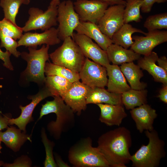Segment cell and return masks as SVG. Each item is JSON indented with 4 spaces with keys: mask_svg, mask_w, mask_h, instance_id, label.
Listing matches in <instances>:
<instances>
[{
    "mask_svg": "<svg viewBox=\"0 0 167 167\" xmlns=\"http://www.w3.org/2000/svg\"><path fill=\"white\" fill-rule=\"evenodd\" d=\"M97 147L109 163L110 167H126L131 161L129 148L132 144L130 131L120 127L100 136Z\"/></svg>",
    "mask_w": 167,
    "mask_h": 167,
    "instance_id": "1",
    "label": "cell"
},
{
    "mask_svg": "<svg viewBox=\"0 0 167 167\" xmlns=\"http://www.w3.org/2000/svg\"><path fill=\"white\" fill-rule=\"evenodd\" d=\"M53 97V100L47 101L42 105L38 120L45 115L55 113L56 116V120L51 121L48 124L47 130L52 136L58 140L62 133L68 131L74 126L75 112L60 96Z\"/></svg>",
    "mask_w": 167,
    "mask_h": 167,
    "instance_id": "2",
    "label": "cell"
},
{
    "mask_svg": "<svg viewBox=\"0 0 167 167\" xmlns=\"http://www.w3.org/2000/svg\"><path fill=\"white\" fill-rule=\"evenodd\" d=\"M68 159L75 167H109V164L90 137L81 139L70 148Z\"/></svg>",
    "mask_w": 167,
    "mask_h": 167,
    "instance_id": "3",
    "label": "cell"
},
{
    "mask_svg": "<svg viewBox=\"0 0 167 167\" xmlns=\"http://www.w3.org/2000/svg\"><path fill=\"white\" fill-rule=\"evenodd\" d=\"M145 134L149 139L148 144L143 145L133 155L131 161L134 167H157L165 152V143L160 139L157 131L146 130Z\"/></svg>",
    "mask_w": 167,
    "mask_h": 167,
    "instance_id": "4",
    "label": "cell"
},
{
    "mask_svg": "<svg viewBox=\"0 0 167 167\" xmlns=\"http://www.w3.org/2000/svg\"><path fill=\"white\" fill-rule=\"evenodd\" d=\"M49 45H43L41 48L28 47L29 53H20L22 58L27 61V66L22 75L28 82H33L39 85L45 84V66L49 58L48 50Z\"/></svg>",
    "mask_w": 167,
    "mask_h": 167,
    "instance_id": "5",
    "label": "cell"
},
{
    "mask_svg": "<svg viewBox=\"0 0 167 167\" xmlns=\"http://www.w3.org/2000/svg\"><path fill=\"white\" fill-rule=\"evenodd\" d=\"M62 45L49 54L53 63L79 73L86 58L79 47L70 36L65 38Z\"/></svg>",
    "mask_w": 167,
    "mask_h": 167,
    "instance_id": "6",
    "label": "cell"
},
{
    "mask_svg": "<svg viewBox=\"0 0 167 167\" xmlns=\"http://www.w3.org/2000/svg\"><path fill=\"white\" fill-rule=\"evenodd\" d=\"M57 28L58 36L62 41L66 37H73L74 31L79 25L80 20L75 11L73 3L71 0L60 2L58 6Z\"/></svg>",
    "mask_w": 167,
    "mask_h": 167,
    "instance_id": "7",
    "label": "cell"
},
{
    "mask_svg": "<svg viewBox=\"0 0 167 167\" xmlns=\"http://www.w3.org/2000/svg\"><path fill=\"white\" fill-rule=\"evenodd\" d=\"M28 12L29 16L22 28L23 32L38 29L45 31L57 25L58 6L49 5L45 11L32 7L29 9Z\"/></svg>",
    "mask_w": 167,
    "mask_h": 167,
    "instance_id": "8",
    "label": "cell"
},
{
    "mask_svg": "<svg viewBox=\"0 0 167 167\" xmlns=\"http://www.w3.org/2000/svg\"><path fill=\"white\" fill-rule=\"evenodd\" d=\"M82 82L91 88H104L108 78L106 67L86 58L79 73Z\"/></svg>",
    "mask_w": 167,
    "mask_h": 167,
    "instance_id": "9",
    "label": "cell"
},
{
    "mask_svg": "<svg viewBox=\"0 0 167 167\" xmlns=\"http://www.w3.org/2000/svg\"><path fill=\"white\" fill-rule=\"evenodd\" d=\"M125 5L118 4L108 7L97 23L101 31L111 39L113 34L124 24Z\"/></svg>",
    "mask_w": 167,
    "mask_h": 167,
    "instance_id": "10",
    "label": "cell"
},
{
    "mask_svg": "<svg viewBox=\"0 0 167 167\" xmlns=\"http://www.w3.org/2000/svg\"><path fill=\"white\" fill-rule=\"evenodd\" d=\"M73 4L80 21L96 24L109 6L100 0H77Z\"/></svg>",
    "mask_w": 167,
    "mask_h": 167,
    "instance_id": "11",
    "label": "cell"
},
{
    "mask_svg": "<svg viewBox=\"0 0 167 167\" xmlns=\"http://www.w3.org/2000/svg\"><path fill=\"white\" fill-rule=\"evenodd\" d=\"M145 35L132 37L135 41L131 46V49L140 55L149 54L155 47L167 41V31L148 32Z\"/></svg>",
    "mask_w": 167,
    "mask_h": 167,
    "instance_id": "12",
    "label": "cell"
},
{
    "mask_svg": "<svg viewBox=\"0 0 167 167\" xmlns=\"http://www.w3.org/2000/svg\"><path fill=\"white\" fill-rule=\"evenodd\" d=\"M73 40L78 45L86 58L106 67L110 64L106 51L86 35L74 32Z\"/></svg>",
    "mask_w": 167,
    "mask_h": 167,
    "instance_id": "13",
    "label": "cell"
},
{
    "mask_svg": "<svg viewBox=\"0 0 167 167\" xmlns=\"http://www.w3.org/2000/svg\"><path fill=\"white\" fill-rule=\"evenodd\" d=\"M49 96H53L45 86L36 94L28 96V98L32 100V101L26 106H19V108L21 111L20 115L16 118H10L9 120V125L15 124L23 132L26 133L27 125L33 121L32 114L35 107L42 100Z\"/></svg>",
    "mask_w": 167,
    "mask_h": 167,
    "instance_id": "14",
    "label": "cell"
},
{
    "mask_svg": "<svg viewBox=\"0 0 167 167\" xmlns=\"http://www.w3.org/2000/svg\"><path fill=\"white\" fill-rule=\"evenodd\" d=\"M90 88L79 81L72 83L67 91L61 97L78 115L87 108L86 97Z\"/></svg>",
    "mask_w": 167,
    "mask_h": 167,
    "instance_id": "15",
    "label": "cell"
},
{
    "mask_svg": "<svg viewBox=\"0 0 167 167\" xmlns=\"http://www.w3.org/2000/svg\"><path fill=\"white\" fill-rule=\"evenodd\" d=\"M61 40L58 36V28L52 27L41 33L28 32L23 35L18 41V47L37 48L38 45L46 44L53 45L59 44Z\"/></svg>",
    "mask_w": 167,
    "mask_h": 167,
    "instance_id": "16",
    "label": "cell"
},
{
    "mask_svg": "<svg viewBox=\"0 0 167 167\" xmlns=\"http://www.w3.org/2000/svg\"><path fill=\"white\" fill-rule=\"evenodd\" d=\"M137 129L140 133L144 130L151 131L154 129L153 123L157 117L156 110L147 104L135 108L130 111Z\"/></svg>",
    "mask_w": 167,
    "mask_h": 167,
    "instance_id": "17",
    "label": "cell"
},
{
    "mask_svg": "<svg viewBox=\"0 0 167 167\" xmlns=\"http://www.w3.org/2000/svg\"><path fill=\"white\" fill-rule=\"evenodd\" d=\"M96 105L101 110L99 121L108 126H120L123 120L127 116L123 105Z\"/></svg>",
    "mask_w": 167,
    "mask_h": 167,
    "instance_id": "18",
    "label": "cell"
},
{
    "mask_svg": "<svg viewBox=\"0 0 167 167\" xmlns=\"http://www.w3.org/2000/svg\"><path fill=\"white\" fill-rule=\"evenodd\" d=\"M75 30L77 33L84 35L93 40L105 51L113 43L112 40L101 31L96 24L80 20L79 25Z\"/></svg>",
    "mask_w": 167,
    "mask_h": 167,
    "instance_id": "19",
    "label": "cell"
},
{
    "mask_svg": "<svg viewBox=\"0 0 167 167\" xmlns=\"http://www.w3.org/2000/svg\"><path fill=\"white\" fill-rule=\"evenodd\" d=\"M158 56L152 51L148 55L140 57L138 60V65L140 68L147 71L155 81L167 85V72L156 64Z\"/></svg>",
    "mask_w": 167,
    "mask_h": 167,
    "instance_id": "20",
    "label": "cell"
},
{
    "mask_svg": "<svg viewBox=\"0 0 167 167\" xmlns=\"http://www.w3.org/2000/svg\"><path fill=\"white\" fill-rule=\"evenodd\" d=\"M105 67L108 76L107 86L109 91L122 94L131 89L118 65L109 64Z\"/></svg>",
    "mask_w": 167,
    "mask_h": 167,
    "instance_id": "21",
    "label": "cell"
},
{
    "mask_svg": "<svg viewBox=\"0 0 167 167\" xmlns=\"http://www.w3.org/2000/svg\"><path fill=\"white\" fill-rule=\"evenodd\" d=\"M87 104H107L123 105L122 94L111 92L104 88H91L86 96Z\"/></svg>",
    "mask_w": 167,
    "mask_h": 167,
    "instance_id": "22",
    "label": "cell"
},
{
    "mask_svg": "<svg viewBox=\"0 0 167 167\" xmlns=\"http://www.w3.org/2000/svg\"><path fill=\"white\" fill-rule=\"evenodd\" d=\"M26 133L19 128L11 126H8L5 131H0V138L7 147L17 152L27 140L31 141L30 136Z\"/></svg>",
    "mask_w": 167,
    "mask_h": 167,
    "instance_id": "23",
    "label": "cell"
},
{
    "mask_svg": "<svg viewBox=\"0 0 167 167\" xmlns=\"http://www.w3.org/2000/svg\"><path fill=\"white\" fill-rule=\"evenodd\" d=\"M106 52L109 62L118 65L138 60L140 55L130 49L112 43L107 49Z\"/></svg>",
    "mask_w": 167,
    "mask_h": 167,
    "instance_id": "24",
    "label": "cell"
},
{
    "mask_svg": "<svg viewBox=\"0 0 167 167\" xmlns=\"http://www.w3.org/2000/svg\"><path fill=\"white\" fill-rule=\"evenodd\" d=\"M121 70L130 85L131 89L136 90L145 89L147 84L140 81L143 74L140 67L133 62L121 64Z\"/></svg>",
    "mask_w": 167,
    "mask_h": 167,
    "instance_id": "25",
    "label": "cell"
},
{
    "mask_svg": "<svg viewBox=\"0 0 167 167\" xmlns=\"http://www.w3.org/2000/svg\"><path fill=\"white\" fill-rule=\"evenodd\" d=\"M135 32L140 33L144 35L146 33L140 29L133 27L128 23L124 24L113 34L111 40L113 43L127 49L134 43L132 36Z\"/></svg>",
    "mask_w": 167,
    "mask_h": 167,
    "instance_id": "26",
    "label": "cell"
},
{
    "mask_svg": "<svg viewBox=\"0 0 167 167\" xmlns=\"http://www.w3.org/2000/svg\"><path fill=\"white\" fill-rule=\"evenodd\" d=\"M72 83L66 79L57 75L46 76L45 82V86L53 96L61 97L69 89Z\"/></svg>",
    "mask_w": 167,
    "mask_h": 167,
    "instance_id": "27",
    "label": "cell"
},
{
    "mask_svg": "<svg viewBox=\"0 0 167 167\" xmlns=\"http://www.w3.org/2000/svg\"><path fill=\"white\" fill-rule=\"evenodd\" d=\"M147 91L131 89L122 94V103L127 109H132L147 102Z\"/></svg>",
    "mask_w": 167,
    "mask_h": 167,
    "instance_id": "28",
    "label": "cell"
},
{
    "mask_svg": "<svg viewBox=\"0 0 167 167\" xmlns=\"http://www.w3.org/2000/svg\"><path fill=\"white\" fill-rule=\"evenodd\" d=\"M45 70L46 76H58L66 79L72 83L79 81L80 79L79 73L50 62H46Z\"/></svg>",
    "mask_w": 167,
    "mask_h": 167,
    "instance_id": "29",
    "label": "cell"
},
{
    "mask_svg": "<svg viewBox=\"0 0 167 167\" xmlns=\"http://www.w3.org/2000/svg\"><path fill=\"white\" fill-rule=\"evenodd\" d=\"M124 11V24L135 21L139 22L142 17L140 10L143 0H126Z\"/></svg>",
    "mask_w": 167,
    "mask_h": 167,
    "instance_id": "30",
    "label": "cell"
},
{
    "mask_svg": "<svg viewBox=\"0 0 167 167\" xmlns=\"http://www.w3.org/2000/svg\"><path fill=\"white\" fill-rule=\"evenodd\" d=\"M30 0H0L4 17L16 24L15 19L20 7L22 4L28 5Z\"/></svg>",
    "mask_w": 167,
    "mask_h": 167,
    "instance_id": "31",
    "label": "cell"
},
{
    "mask_svg": "<svg viewBox=\"0 0 167 167\" xmlns=\"http://www.w3.org/2000/svg\"><path fill=\"white\" fill-rule=\"evenodd\" d=\"M148 32L167 29V13L165 12L148 16L143 24Z\"/></svg>",
    "mask_w": 167,
    "mask_h": 167,
    "instance_id": "32",
    "label": "cell"
},
{
    "mask_svg": "<svg viewBox=\"0 0 167 167\" xmlns=\"http://www.w3.org/2000/svg\"><path fill=\"white\" fill-rule=\"evenodd\" d=\"M42 141L44 145L45 151V158L44 162L45 167H56L57 165L54 159L53 150L55 143L50 140L47 138L45 128L43 127L41 131Z\"/></svg>",
    "mask_w": 167,
    "mask_h": 167,
    "instance_id": "33",
    "label": "cell"
},
{
    "mask_svg": "<svg viewBox=\"0 0 167 167\" xmlns=\"http://www.w3.org/2000/svg\"><path fill=\"white\" fill-rule=\"evenodd\" d=\"M0 30L4 35L11 37L15 40L19 39L23 35L22 28L5 17L0 21Z\"/></svg>",
    "mask_w": 167,
    "mask_h": 167,
    "instance_id": "34",
    "label": "cell"
},
{
    "mask_svg": "<svg viewBox=\"0 0 167 167\" xmlns=\"http://www.w3.org/2000/svg\"><path fill=\"white\" fill-rule=\"evenodd\" d=\"M0 47L5 48L6 51L16 58L20 56V53L17 50L18 47V42L11 37L4 35L0 30Z\"/></svg>",
    "mask_w": 167,
    "mask_h": 167,
    "instance_id": "35",
    "label": "cell"
},
{
    "mask_svg": "<svg viewBox=\"0 0 167 167\" xmlns=\"http://www.w3.org/2000/svg\"><path fill=\"white\" fill-rule=\"evenodd\" d=\"M31 159L26 155H23L17 158L13 163H4V167H30L31 166Z\"/></svg>",
    "mask_w": 167,
    "mask_h": 167,
    "instance_id": "36",
    "label": "cell"
},
{
    "mask_svg": "<svg viewBox=\"0 0 167 167\" xmlns=\"http://www.w3.org/2000/svg\"><path fill=\"white\" fill-rule=\"evenodd\" d=\"M167 1V0H143L140 9L142 12L148 13L150 12L153 5L155 3H164Z\"/></svg>",
    "mask_w": 167,
    "mask_h": 167,
    "instance_id": "37",
    "label": "cell"
},
{
    "mask_svg": "<svg viewBox=\"0 0 167 167\" xmlns=\"http://www.w3.org/2000/svg\"><path fill=\"white\" fill-rule=\"evenodd\" d=\"M11 54L8 51L3 52L0 48V59L3 62V65L11 71L13 70V67L10 60Z\"/></svg>",
    "mask_w": 167,
    "mask_h": 167,
    "instance_id": "38",
    "label": "cell"
},
{
    "mask_svg": "<svg viewBox=\"0 0 167 167\" xmlns=\"http://www.w3.org/2000/svg\"><path fill=\"white\" fill-rule=\"evenodd\" d=\"M11 118L10 114H3L0 112V131L10 125L9 120Z\"/></svg>",
    "mask_w": 167,
    "mask_h": 167,
    "instance_id": "39",
    "label": "cell"
},
{
    "mask_svg": "<svg viewBox=\"0 0 167 167\" xmlns=\"http://www.w3.org/2000/svg\"><path fill=\"white\" fill-rule=\"evenodd\" d=\"M158 97L163 102L167 103V85H164L159 92Z\"/></svg>",
    "mask_w": 167,
    "mask_h": 167,
    "instance_id": "40",
    "label": "cell"
},
{
    "mask_svg": "<svg viewBox=\"0 0 167 167\" xmlns=\"http://www.w3.org/2000/svg\"><path fill=\"white\" fill-rule=\"evenodd\" d=\"M157 62L158 66L167 72V59L165 56L158 58Z\"/></svg>",
    "mask_w": 167,
    "mask_h": 167,
    "instance_id": "41",
    "label": "cell"
},
{
    "mask_svg": "<svg viewBox=\"0 0 167 167\" xmlns=\"http://www.w3.org/2000/svg\"><path fill=\"white\" fill-rule=\"evenodd\" d=\"M107 3L109 5L121 4L125 5L126 1L124 0H100Z\"/></svg>",
    "mask_w": 167,
    "mask_h": 167,
    "instance_id": "42",
    "label": "cell"
},
{
    "mask_svg": "<svg viewBox=\"0 0 167 167\" xmlns=\"http://www.w3.org/2000/svg\"><path fill=\"white\" fill-rule=\"evenodd\" d=\"M56 164L59 167H69L68 165L64 162L58 156L56 157Z\"/></svg>",
    "mask_w": 167,
    "mask_h": 167,
    "instance_id": "43",
    "label": "cell"
},
{
    "mask_svg": "<svg viewBox=\"0 0 167 167\" xmlns=\"http://www.w3.org/2000/svg\"><path fill=\"white\" fill-rule=\"evenodd\" d=\"M60 2V0H52L50 3L49 5L54 6H58Z\"/></svg>",
    "mask_w": 167,
    "mask_h": 167,
    "instance_id": "44",
    "label": "cell"
},
{
    "mask_svg": "<svg viewBox=\"0 0 167 167\" xmlns=\"http://www.w3.org/2000/svg\"><path fill=\"white\" fill-rule=\"evenodd\" d=\"M4 164V162L2 161H0V166H3Z\"/></svg>",
    "mask_w": 167,
    "mask_h": 167,
    "instance_id": "45",
    "label": "cell"
},
{
    "mask_svg": "<svg viewBox=\"0 0 167 167\" xmlns=\"http://www.w3.org/2000/svg\"><path fill=\"white\" fill-rule=\"evenodd\" d=\"M1 142L2 141L0 138V153H1V150L2 148L1 145Z\"/></svg>",
    "mask_w": 167,
    "mask_h": 167,
    "instance_id": "46",
    "label": "cell"
}]
</instances>
